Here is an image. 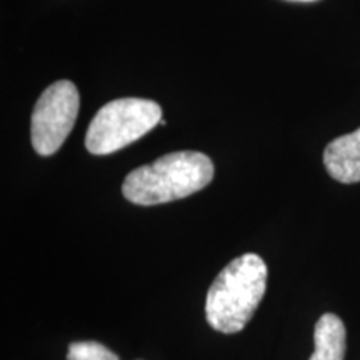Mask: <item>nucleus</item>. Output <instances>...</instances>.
Instances as JSON below:
<instances>
[{"label": "nucleus", "instance_id": "nucleus-1", "mask_svg": "<svg viewBox=\"0 0 360 360\" xmlns=\"http://www.w3.org/2000/svg\"><path fill=\"white\" fill-rule=\"evenodd\" d=\"M214 164L195 150L172 152L142 165L124 180L122 193L137 205H159L186 199L212 182Z\"/></svg>", "mask_w": 360, "mask_h": 360}, {"label": "nucleus", "instance_id": "nucleus-2", "mask_svg": "<svg viewBox=\"0 0 360 360\" xmlns=\"http://www.w3.org/2000/svg\"><path fill=\"white\" fill-rule=\"evenodd\" d=\"M267 289V265L257 254L233 259L207 292L205 317L214 330L237 334L250 322Z\"/></svg>", "mask_w": 360, "mask_h": 360}, {"label": "nucleus", "instance_id": "nucleus-3", "mask_svg": "<svg viewBox=\"0 0 360 360\" xmlns=\"http://www.w3.org/2000/svg\"><path fill=\"white\" fill-rule=\"evenodd\" d=\"M162 120V109L147 98H117L102 107L85 134V147L94 155H109L150 132Z\"/></svg>", "mask_w": 360, "mask_h": 360}, {"label": "nucleus", "instance_id": "nucleus-4", "mask_svg": "<svg viewBox=\"0 0 360 360\" xmlns=\"http://www.w3.org/2000/svg\"><path fill=\"white\" fill-rule=\"evenodd\" d=\"M80 107L79 90L70 80H58L42 92L32 112L30 137L39 155L49 157L64 146Z\"/></svg>", "mask_w": 360, "mask_h": 360}, {"label": "nucleus", "instance_id": "nucleus-5", "mask_svg": "<svg viewBox=\"0 0 360 360\" xmlns=\"http://www.w3.org/2000/svg\"><path fill=\"white\" fill-rule=\"evenodd\" d=\"M323 165L330 177L342 184L360 182V129L328 143Z\"/></svg>", "mask_w": 360, "mask_h": 360}, {"label": "nucleus", "instance_id": "nucleus-6", "mask_svg": "<svg viewBox=\"0 0 360 360\" xmlns=\"http://www.w3.org/2000/svg\"><path fill=\"white\" fill-rule=\"evenodd\" d=\"M345 326L335 314H323L315 323V350L309 360H344Z\"/></svg>", "mask_w": 360, "mask_h": 360}, {"label": "nucleus", "instance_id": "nucleus-7", "mask_svg": "<svg viewBox=\"0 0 360 360\" xmlns=\"http://www.w3.org/2000/svg\"><path fill=\"white\" fill-rule=\"evenodd\" d=\"M67 360H120L119 355L105 345L94 340L72 342L67 352Z\"/></svg>", "mask_w": 360, "mask_h": 360}, {"label": "nucleus", "instance_id": "nucleus-8", "mask_svg": "<svg viewBox=\"0 0 360 360\" xmlns=\"http://www.w3.org/2000/svg\"><path fill=\"white\" fill-rule=\"evenodd\" d=\"M292 2H315V0H292Z\"/></svg>", "mask_w": 360, "mask_h": 360}]
</instances>
